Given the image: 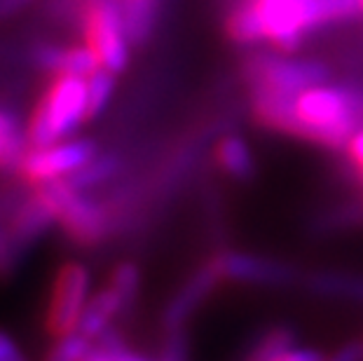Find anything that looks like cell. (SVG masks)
<instances>
[{
    "label": "cell",
    "instance_id": "1",
    "mask_svg": "<svg viewBox=\"0 0 363 361\" xmlns=\"http://www.w3.org/2000/svg\"><path fill=\"white\" fill-rule=\"evenodd\" d=\"M84 120L87 111V78L68 73H54L43 96L38 99L26 125L28 145H50L68 139Z\"/></svg>",
    "mask_w": 363,
    "mask_h": 361
},
{
    "label": "cell",
    "instance_id": "2",
    "mask_svg": "<svg viewBox=\"0 0 363 361\" xmlns=\"http://www.w3.org/2000/svg\"><path fill=\"white\" fill-rule=\"evenodd\" d=\"M78 19L82 45L115 75L122 73L129 64V35L125 30L120 7L115 0H78Z\"/></svg>",
    "mask_w": 363,
    "mask_h": 361
},
{
    "label": "cell",
    "instance_id": "3",
    "mask_svg": "<svg viewBox=\"0 0 363 361\" xmlns=\"http://www.w3.org/2000/svg\"><path fill=\"white\" fill-rule=\"evenodd\" d=\"M242 75L249 87H269L300 96L307 89L326 84L330 80V68L319 59H289L260 52L244 61Z\"/></svg>",
    "mask_w": 363,
    "mask_h": 361
},
{
    "label": "cell",
    "instance_id": "4",
    "mask_svg": "<svg viewBox=\"0 0 363 361\" xmlns=\"http://www.w3.org/2000/svg\"><path fill=\"white\" fill-rule=\"evenodd\" d=\"M94 157L96 145L87 139H64L50 145H28L19 160L17 172L21 179L35 188L57 179H68Z\"/></svg>",
    "mask_w": 363,
    "mask_h": 361
},
{
    "label": "cell",
    "instance_id": "5",
    "mask_svg": "<svg viewBox=\"0 0 363 361\" xmlns=\"http://www.w3.org/2000/svg\"><path fill=\"white\" fill-rule=\"evenodd\" d=\"M91 277L82 263H64L52 284L45 312V328L52 338L78 331L84 305L89 301Z\"/></svg>",
    "mask_w": 363,
    "mask_h": 361
},
{
    "label": "cell",
    "instance_id": "6",
    "mask_svg": "<svg viewBox=\"0 0 363 361\" xmlns=\"http://www.w3.org/2000/svg\"><path fill=\"white\" fill-rule=\"evenodd\" d=\"M211 265L218 270L223 282L249 284V287L286 289L303 282V272L286 260L256 256L244 251H220L211 258Z\"/></svg>",
    "mask_w": 363,
    "mask_h": 361
},
{
    "label": "cell",
    "instance_id": "7",
    "mask_svg": "<svg viewBox=\"0 0 363 361\" xmlns=\"http://www.w3.org/2000/svg\"><path fill=\"white\" fill-rule=\"evenodd\" d=\"M258 7L267 40L281 52H296L310 33L303 0H258Z\"/></svg>",
    "mask_w": 363,
    "mask_h": 361
},
{
    "label": "cell",
    "instance_id": "8",
    "mask_svg": "<svg viewBox=\"0 0 363 361\" xmlns=\"http://www.w3.org/2000/svg\"><path fill=\"white\" fill-rule=\"evenodd\" d=\"M57 223H61L64 233L78 244H96L108 235V209L84 195V190H75V193L66 199V204L61 206Z\"/></svg>",
    "mask_w": 363,
    "mask_h": 361
},
{
    "label": "cell",
    "instance_id": "9",
    "mask_svg": "<svg viewBox=\"0 0 363 361\" xmlns=\"http://www.w3.org/2000/svg\"><path fill=\"white\" fill-rule=\"evenodd\" d=\"M220 282H223L220 274L211 265V260H208L204 267H199V270L183 284L179 294L169 301L164 317H162V324H164L167 331H181L185 326V321L199 310V305L213 294V289L218 287Z\"/></svg>",
    "mask_w": 363,
    "mask_h": 361
},
{
    "label": "cell",
    "instance_id": "10",
    "mask_svg": "<svg viewBox=\"0 0 363 361\" xmlns=\"http://www.w3.org/2000/svg\"><path fill=\"white\" fill-rule=\"evenodd\" d=\"M300 287L321 298H335V301H352L363 305V274H350L337 270H316L303 274Z\"/></svg>",
    "mask_w": 363,
    "mask_h": 361
},
{
    "label": "cell",
    "instance_id": "11",
    "mask_svg": "<svg viewBox=\"0 0 363 361\" xmlns=\"http://www.w3.org/2000/svg\"><path fill=\"white\" fill-rule=\"evenodd\" d=\"M38 64L48 73H68L78 78H89L91 73L99 71L101 64L91 55L87 45H73V48H40L38 50Z\"/></svg>",
    "mask_w": 363,
    "mask_h": 361
},
{
    "label": "cell",
    "instance_id": "12",
    "mask_svg": "<svg viewBox=\"0 0 363 361\" xmlns=\"http://www.w3.org/2000/svg\"><path fill=\"white\" fill-rule=\"evenodd\" d=\"M213 160L220 172L237 183H249L256 179V174H258L256 157H253L249 143L237 134L223 136V139L216 143Z\"/></svg>",
    "mask_w": 363,
    "mask_h": 361
},
{
    "label": "cell",
    "instance_id": "13",
    "mask_svg": "<svg viewBox=\"0 0 363 361\" xmlns=\"http://www.w3.org/2000/svg\"><path fill=\"white\" fill-rule=\"evenodd\" d=\"M122 310H125V305H122L118 294H115L111 287L96 291L94 296H89L87 305H84L78 331L91 338V340H96V338H101L108 328H111V321L118 317Z\"/></svg>",
    "mask_w": 363,
    "mask_h": 361
},
{
    "label": "cell",
    "instance_id": "14",
    "mask_svg": "<svg viewBox=\"0 0 363 361\" xmlns=\"http://www.w3.org/2000/svg\"><path fill=\"white\" fill-rule=\"evenodd\" d=\"M120 7L125 30L131 45H143L155 30L162 12V0H115Z\"/></svg>",
    "mask_w": 363,
    "mask_h": 361
},
{
    "label": "cell",
    "instance_id": "15",
    "mask_svg": "<svg viewBox=\"0 0 363 361\" xmlns=\"http://www.w3.org/2000/svg\"><path fill=\"white\" fill-rule=\"evenodd\" d=\"M225 33H228L230 40L237 43V45H258L262 40H267L258 0L237 5L235 10L228 14Z\"/></svg>",
    "mask_w": 363,
    "mask_h": 361
},
{
    "label": "cell",
    "instance_id": "16",
    "mask_svg": "<svg viewBox=\"0 0 363 361\" xmlns=\"http://www.w3.org/2000/svg\"><path fill=\"white\" fill-rule=\"evenodd\" d=\"M303 5L310 30L335 21H350L363 12V0H303Z\"/></svg>",
    "mask_w": 363,
    "mask_h": 361
},
{
    "label": "cell",
    "instance_id": "17",
    "mask_svg": "<svg viewBox=\"0 0 363 361\" xmlns=\"http://www.w3.org/2000/svg\"><path fill=\"white\" fill-rule=\"evenodd\" d=\"M91 345H94V340L80 331L59 335L54 338V345L48 350L43 361H82L84 355L91 350Z\"/></svg>",
    "mask_w": 363,
    "mask_h": 361
},
{
    "label": "cell",
    "instance_id": "18",
    "mask_svg": "<svg viewBox=\"0 0 363 361\" xmlns=\"http://www.w3.org/2000/svg\"><path fill=\"white\" fill-rule=\"evenodd\" d=\"M120 169V162L118 157H111V155H104V157H94L89 165H84L80 172H75L73 176H68V179L73 181L75 188L80 190H89L94 186H101V183H106L111 176Z\"/></svg>",
    "mask_w": 363,
    "mask_h": 361
},
{
    "label": "cell",
    "instance_id": "19",
    "mask_svg": "<svg viewBox=\"0 0 363 361\" xmlns=\"http://www.w3.org/2000/svg\"><path fill=\"white\" fill-rule=\"evenodd\" d=\"M115 89V73L108 71V68H99L87 78V111L89 118H96L101 113L108 101L113 96Z\"/></svg>",
    "mask_w": 363,
    "mask_h": 361
},
{
    "label": "cell",
    "instance_id": "20",
    "mask_svg": "<svg viewBox=\"0 0 363 361\" xmlns=\"http://www.w3.org/2000/svg\"><path fill=\"white\" fill-rule=\"evenodd\" d=\"M111 289L125 305V310L136 301L138 289H141V272L134 263H120L111 274Z\"/></svg>",
    "mask_w": 363,
    "mask_h": 361
},
{
    "label": "cell",
    "instance_id": "21",
    "mask_svg": "<svg viewBox=\"0 0 363 361\" xmlns=\"http://www.w3.org/2000/svg\"><path fill=\"white\" fill-rule=\"evenodd\" d=\"M28 143L26 136H7V139H0V169H17L21 155L26 152Z\"/></svg>",
    "mask_w": 363,
    "mask_h": 361
},
{
    "label": "cell",
    "instance_id": "22",
    "mask_svg": "<svg viewBox=\"0 0 363 361\" xmlns=\"http://www.w3.org/2000/svg\"><path fill=\"white\" fill-rule=\"evenodd\" d=\"M160 361H188V340L181 331H167V340L162 343Z\"/></svg>",
    "mask_w": 363,
    "mask_h": 361
},
{
    "label": "cell",
    "instance_id": "23",
    "mask_svg": "<svg viewBox=\"0 0 363 361\" xmlns=\"http://www.w3.org/2000/svg\"><path fill=\"white\" fill-rule=\"evenodd\" d=\"M272 361H326V357H323V352L314 348H296V345H293V348L281 352V355Z\"/></svg>",
    "mask_w": 363,
    "mask_h": 361
},
{
    "label": "cell",
    "instance_id": "24",
    "mask_svg": "<svg viewBox=\"0 0 363 361\" xmlns=\"http://www.w3.org/2000/svg\"><path fill=\"white\" fill-rule=\"evenodd\" d=\"M0 361H28L24 350L19 348L17 340L5 331H0Z\"/></svg>",
    "mask_w": 363,
    "mask_h": 361
},
{
    "label": "cell",
    "instance_id": "25",
    "mask_svg": "<svg viewBox=\"0 0 363 361\" xmlns=\"http://www.w3.org/2000/svg\"><path fill=\"white\" fill-rule=\"evenodd\" d=\"M326 361H363V340H350Z\"/></svg>",
    "mask_w": 363,
    "mask_h": 361
},
{
    "label": "cell",
    "instance_id": "26",
    "mask_svg": "<svg viewBox=\"0 0 363 361\" xmlns=\"http://www.w3.org/2000/svg\"><path fill=\"white\" fill-rule=\"evenodd\" d=\"M12 263H14V244L7 237V233H0V272H5Z\"/></svg>",
    "mask_w": 363,
    "mask_h": 361
},
{
    "label": "cell",
    "instance_id": "27",
    "mask_svg": "<svg viewBox=\"0 0 363 361\" xmlns=\"http://www.w3.org/2000/svg\"><path fill=\"white\" fill-rule=\"evenodd\" d=\"M7 136H19V125L12 113L0 109V139H7Z\"/></svg>",
    "mask_w": 363,
    "mask_h": 361
},
{
    "label": "cell",
    "instance_id": "28",
    "mask_svg": "<svg viewBox=\"0 0 363 361\" xmlns=\"http://www.w3.org/2000/svg\"><path fill=\"white\" fill-rule=\"evenodd\" d=\"M115 361H150V359H145L141 355H136V352H131L125 343L120 345L118 350H115Z\"/></svg>",
    "mask_w": 363,
    "mask_h": 361
},
{
    "label": "cell",
    "instance_id": "29",
    "mask_svg": "<svg viewBox=\"0 0 363 361\" xmlns=\"http://www.w3.org/2000/svg\"><path fill=\"white\" fill-rule=\"evenodd\" d=\"M26 3L28 0H0V12H14Z\"/></svg>",
    "mask_w": 363,
    "mask_h": 361
}]
</instances>
